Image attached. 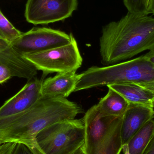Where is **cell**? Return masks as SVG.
<instances>
[{
	"label": "cell",
	"instance_id": "obj_1",
	"mask_svg": "<svg viewBox=\"0 0 154 154\" xmlns=\"http://www.w3.org/2000/svg\"><path fill=\"white\" fill-rule=\"evenodd\" d=\"M154 49V17L128 13L103 27L100 38L101 63L110 66Z\"/></svg>",
	"mask_w": 154,
	"mask_h": 154
},
{
	"label": "cell",
	"instance_id": "obj_2",
	"mask_svg": "<svg viewBox=\"0 0 154 154\" xmlns=\"http://www.w3.org/2000/svg\"><path fill=\"white\" fill-rule=\"evenodd\" d=\"M153 82L154 66L143 55L110 66L89 68L78 75L75 92L113 84H140Z\"/></svg>",
	"mask_w": 154,
	"mask_h": 154
},
{
	"label": "cell",
	"instance_id": "obj_3",
	"mask_svg": "<svg viewBox=\"0 0 154 154\" xmlns=\"http://www.w3.org/2000/svg\"><path fill=\"white\" fill-rule=\"evenodd\" d=\"M83 118L54 123L39 132L35 143L44 154H73L84 145Z\"/></svg>",
	"mask_w": 154,
	"mask_h": 154
},
{
	"label": "cell",
	"instance_id": "obj_4",
	"mask_svg": "<svg viewBox=\"0 0 154 154\" xmlns=\"http://www.w3.org/2000/svg\"><path fill=\"white\" fill-rule=\"evenodd\" d=\"M23 56L44 75L76 71L82 63V58L74 37L71 42L64 46Z\"/></svg>",
	"mask_w": 154,
	"mask_h": 154
},
{
	"label": "cell",
	"instance_id": "obj_5",
	"mask_svg": "<svg viewBox=\"0 0 154 154\" xmlns=\"http://www.w3.org/2000/svg\"><path fill=\"white\" fill-rule=\"evenodd\" d=\"M73 36L64 32L48 28H33L11 43V46L23 55L45 51L64 46L71 42Z\"/></svg>",
	"mask_w": 154,
	"mask_h": 154
},
{
	"label": "cell",
	"instance_id": "obj_6",
	"mask_svg": "<svg viewBox=\"0 0 154 154\" xmlns=\"http://www.w3.org/2000/svg\"><path fill=\"white\" fill-rule=\"evenodd\" d=\"M77 6L78 0H28L24 16L29 23L48 24L69 18Z\"/></svg>",
	"mask_w": 154,
	"mask_h": 154
},
{
	"label": "cell",
	"instance_id": "obj_7",
	"mask_svg": "<svg viewBox=\"0 0 154 154\" xmlns=\"http://www.w3.org/2000/svg\"><path fill=\"white\" fill-rule=\"evenodd\" d=\"M83 119L85 131L83 146L87 154H93L98 146L122 121L123 117L103 114L95 105L87 110Z\"/></svg>",
	"mask_w": 154,
	"mask_h": 154
},
{
	"label": "cell",
	"instance_id": "obj_8",
	"mask_svg": "<svg viewBox=\"0 0 154 154\" xmlns=\"http://www.w3.org/2000/svg\"><path fill=\"white\" fill-rule=\"evenodd\" d=\"M42 82L35 77L28 80L19 92L0 107V118L20 113L31 107L42 97Z\"/></svg>",
	"mask_w": 154,
	"mask_h": 154
},
{
	"label": "cell",
	"instance_id": "obj_9",
	"mask_svg": "<svg viewBox=\"0 0 154 154\" xmlns=\"http://www.w3.org/2000/svg\"><path fill=\"white\" fill-rule=\"evenodd\" d=\"M154 118V108L151 105L129 104L123 116L121 138L123 144L131 138L148 121Z\"/></svg>",
	"mask_w": 154,
	"mask_h": 154
},
{
	"label": "cell",
	"instance_id": "obj_10",
	"mask_svg": "<svg viewBox=\"0 0 154 154\" xmlns=\"http://www.w3.org/2000/svg\"><path fill=\"white\" fill-rule=\"evenodd\" d=\"M76 71L57 73L43 81L41 94L49 97L65 98L75 92L78 79Z\"/></svg>",
	"mask_w": 154,
	"mask_h": 154
},
{
	"label": "cell",
	"instance_id": "obj_11",
	"mask_svg": "<svg viewBox=\"0 0 154 154\" xmlns=\"http://www.w3.org/2000/svg\"><path fill=\"white\" fill-rule=\"evenodd\" d=\"M0 63L10 69L14 77L29 80L36 77L38 74L35 67L11 45L6 49L0 50Z\"/></svg>",
	"mask_w": 154,
	"mask_h": 154
},
{
	"label": "cell",
	"instance_id": "obj_12",
	"mask_svg": "<svg viewBox=\"0 0 154 154\" xmlns=\"http://www.w3.org/2000/svg\"><path fill=\"white\" fill-rule=\"evenodd\" d=\"M122 95L129 104L151 105L154 100V93L135 83H123L108 85Z\"/></svg>",
	"mask_w": 154,
	"mask_h": 154
},
{
	"label": "cell",
	"instance_id": "obj_13",
	"mask_svg": "<svg viewBox=\"0 0 154 154\" xmlns=\"http://www.w3.org/2000/svg\"><path fill=\"white\" fill-rule=\"evenodd\" d=\"M108 88L106 95L96 105L97 109L105 115L123 117L128 108L129 103L118 92Z\"/></svg>",
	"mask_w": 154,
	"mask_h": 154
},
{
	"label": "cell",
	"instance_id": "obj_14",
	"mask_svg": "<svg viewBox=\"0 0 154 154\" xmlns=\"http://www.w3.org/2000/svg\"><path fill=\"white\" fill-rule=\"evenodd\" d=\"M122 120L98 146L93 154H120L123 146L121 138Z\"/></svg>",
	"mask_w": 154,
	"mask_h": 154
},
{
	"label": "cell",
	"instance_id": "obj_15",
	"mask_svg": "<svg viewBox=\"0 0 154 154\" xmlns=\"http://www.w3.org/2000/svg\"><path fill=\"white\" fill-rule=\"evenodd\" d=\"M154 133L153 119L148 121L128 143L130 154H143Z\"/></svg>",
	"mask_w": 154,
	"mask_h": 154
},
{
	"label": "cell",
	"instance_id": "obj_16",
	"mask_svg": "<svg viewBox=\"0 0 154 154\" xmlns=\"http://www.w3.org/2000/svg\"><path fill=\"white\" fill-rule=\"evenodd\" d=\"M22 33L13 25L0 10V38L11 43Z\"/></svg>",
	"mask_w": 154,
	"mask_h": 154
},
{
	"label": "cell",
	"instance_id": "obj_17",
	"mask_svg": "<svg viewBox=\"0 0 154 154\" xmlns=\"http://www.w3.org/2000/svg\"><path fill=\"white\" fill-rule=\"evenodd\" d=\"M128 12L148 14L149 0H123Z\"/></svg>",
	"mask_w": 154,
	"mask_h": 154
},
{
	"label": "cell",
	"instance_id": "obj_18",
	"mask_svg": "<svg viewBox=\"0 0 154 154\" xmlns=\"http://www.w3.org/2000/svg\"><path fill=\"white\" fill-rule=\"evenodd\" d=\"M12 77L13 75L10 69L0 63V84L6 82Z\"/></svg>",
	"mask_w": 154,
	"mask_h": 154
},
{
	"label": "cell",
	"instance_id": "obj_19",
	"mask_svg": "<svg viewBox=\"0 0 154 154\" xmlns=\"http://www.w3.org/2000/svg\"><path fill=\"white\" fill-rule=\"evenodd\" d=\"M12 154H33L29 148L22 143L16 144V146Z\"/></svg>",
	"mask_w": 154,
	"mask_h": 154
},
{
	"label": "cell",
	"instance_id": "obj_20",
	"mask_svg": "<svg viewBox=\"0 0 154 154\" xmlns=\"http://www.w3.org/2000/svg\"><path fill=\"white\" fill-rule=\"evenodd\" d=\"M143 154H154V133Z\"/></svg>",
	"mask_w": 154,
	"mask_h": 154
},
{
	"label": "cell",
	"instance_id": "obj_21",
	"mask_svg": "<svg viewBox=\"0 0 154 154\" xmlns=\"http://www.w3.org/2000/svg\"><path fill=\"white\" fill-rule=\"evenodd\" d=\"M26 146H27L29 148L30 150L33 154H44L38 147L35 143V141L32 143Z\"/></svg>",
	"mask_w": 154,
	"mask_h": 154
},
{
	"label": "cell",
	"instance_id": "obj_22",
	"mask_svg": "<svg viewBox=\"0 0 154 154\" xmlns=\"http://www.w3.org/2000/svg\"><path fill=\"white\" fill-rule=\"evenodd\" d=\"M143 56L148 61L151 62L154 66V49L149 51V52Z\"/></svg>",
	"mask_w": 154,
	"mask_h": 154
},
{
	"label": "cell",
	"instance_id": "obj_23",
	"mask_svg": "<svg viewBox=\"0 0 154 154\" xmlns=\"http://www.w3.org/2000/svg\"><path fill=\"white\" fill-rule=\"evenodd\" d=\"M146 89L149 90L150 91L154 93V82H148V83H143V84H137Z\"/></svg>",
	"mask_w": 154,
	"mask_h": 154
},
{
	"label": "cell",
	"instance_id": "obj_24",
	"mask_svg": "<svg viewBox=\"0 0 154 154\" xmlns=\"http://www.w3.org/2000/svg\"><path fill=\"white\" fill-rule=\"evenodd\" d=\"M11 46V43L0 38V50L6 49Z\"/></svg>",
	"mask_w": 154,
	"mask_h": 154
},
{
	"label": "cell",
	"instance_id": "obj_25",
	"mask_svg": "<svg viewBox=\"0 0 154 154\" xmlns=\"http://www.w3.org/2000/svg\"><path fill=\"white\" fill-rule=\"evenodd\" d=\"M148 13V14H151L154 15V0H149Z\"/></svg>",
	"mask_w": 154,
	"mask_h": 154
},
{
	"label": "cell",
	"instance_id": "obj_26",
	"mask_svg": "<svg viewBox=\"0 0 154 154\" xmlns=\"http://www.w3.org/2000/svg\"><path fill=\"white\" fill-rule=\"evenodd\" d=\"M122 151H123L124 154H130L128 144L126 143L123 145Z\"/></svg>",
	"mask_w": 154,
	"mask_h": 154
},
{
	"label": "cell",
	"instance_id": "obj_27",
	"mask_svg": "<svg viewBox=\"0 0 154 154\" xmlns=\"http://www.w3.org/2000/svg\"><path fill=\"white\" fill-rule=\"evenodd\" d=\"M73 154H87L85 150H84V147L83 146L81 147L78 149L76 152H75Z\"/></svg>",
	"mask_w": 154,
	"mask_h": 154
},
{
	"label": "cell",
	"instance_id": "obj_28",
	"mask_svg": "<svg viewBox=\"0 0 154 154\" xmlns=\"http://www.w3.org/2000/svg\"><path fill=\"white\" fill-rule=\"evenodd\" d=\"M152 106L154 108V100H153L152 102Z\"/></svg>",
	"mask_w": 154,
	"mask_h": 154
},
{
	"label": "cell",
	"instance_id": "obj_29",
	"mask_svg": "<svg viewBox=\"0 0 154 154\" xmlns=\"http://www.w3.org/2000/svg\"><path fill=\"white\" fill-rule=\"evenodd\" d=\"M1 144H1V143H0V145H1Z\"/></svg>",
	"mask_w": 154,
	"mask_h": 154
}]
</instances>
